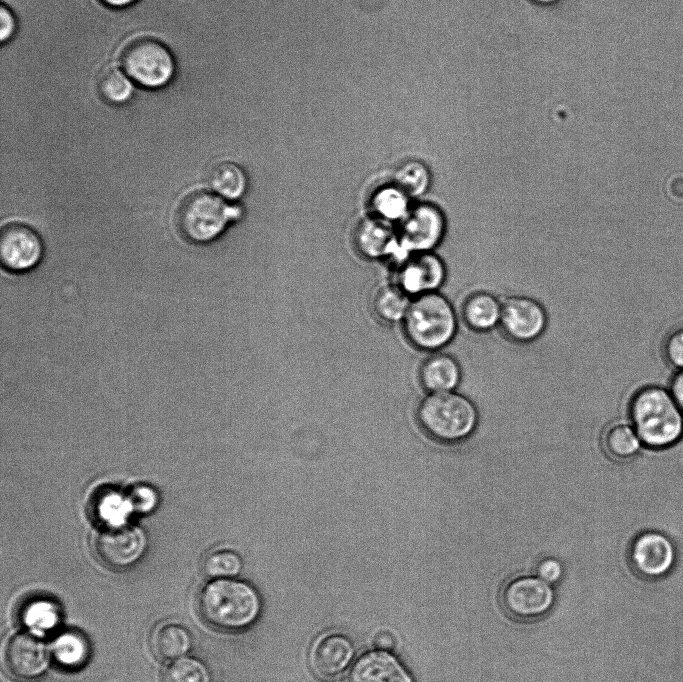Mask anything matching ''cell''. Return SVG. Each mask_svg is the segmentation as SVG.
Here are the masks:
<instances>
[{
    "mask_svg": "<svg viewBox=\"0 0 683 682\" xmlns=\"http://www.w3.org/2000/svg\"><path fill=\"white\" fill-rule=\"evenodd\" d=\"M373 644L378 650L390 651L395 646V639L390 632L382 631L375 635Z\"/></svg>",
    "mask_w": 683,
    "mask_h": 682,
    "instance_id": "36",
    "label": "cell"
},
{
    "mask_svg": "<svg viewBox=\"0 0 683 682\" xmlns=\"http://www.w3.org/2000/svg\"><path fill=\"white\" fill-rule=\"evenodd\" d=\"M199 612L212 627L238 632L252 626L261 612L257 591L247 582L232 578L212 579L201 589Z\"/></svg>",
    "mask_w": 683,
    "mask_h": 682,
    "instance_id": "1",
    "label": "cell"
},
{
    "mask_svg": "<svg viewBox=\"0 0 683 682\" xmlns=\"http://www.w3.org/2000/svg\"><path fill=\"white\" fill-rule=\"evenodd\" d=\"M152 651L159 659L176 660L185 656L192 647V635L178 623L158 625L151 634Z\"/></svg>",
    "mask_w": 683,
    "mask_h": 682,
    "instance_id": "21",
    "label": "cell"
},
{
    "mask_svg": "<svg viewBox=\"0 0 683 682\" xmlns=\"http://www.w3.org/2000/svg\"><path fill=\"white\" fill-rule=\"evenodd\" d=\"M534 2H537L539 4H552L557 2L558 0H532Z\"/></svg>",
    "mask_w": 683,
    "mask_h": 682,
    "instance_id": "38",
    "label": "cell"
},
{
    "mask_svg": "<svg viewBox=\"0 0 683 682\" xmlns=\"http://www.w3.org/2000/svg\"><path fill=\"white\" fill-rule=\"evenodd\" d=\"M164 682H213L208 666L195 657L183 656L173 660L165 669Z\"/></svg>",
    "mask_w": 683,
    "mask_h": 682,
    "instance_id": "28",
    "label": "cell"
},
{
    "mask_svg": "<svg viewBox=\"0 0 683 682\" xmlns=\"http://www.w3.org/2000/svg\"><path fill=\"white\" fill-rule=\"evenodd\" d=\"M146 490L147 488H138L134 491L132 496L133 505H135L142 511L150 509L152 507L151 504H153L155 501V496L153 495V493L148 497L143 498L145 496Z\"/></svg>",
    "mask_w": 683,
    "mask_h": 682,
    "instance_id": "35",
    "label": "cell"
},
{
    "mask_svg": "<svg viewBox=\"0 0 683 682\" xmlns=\"http://www.w3.org/2000/svg\"><path fill=\"white\" fill-rule=\"evenodd\" d=\"M548 315L543 305L525 295H512L502 301L499 327L504 336L517 344H530L545 333Z\"/></svg>",
    "mask_w": 683,
    "mask_h": 682,
    "instance_id": "8",
    "label": "cell"
},
{
    "mask_svg": "<svg viewBox=\"0 0 683 682\" xmlns=\"http://www.w3.org/2000/svg\"><path fill=\"white\" fill-rule=\"evenodd\" d=\"M404 330L410 343L418 349L440 351L451 344L457 334L456 311L439 291L416 296L404 316Z\"/></svg>",
    "mask_w": 683,
    "mask_h": 682,
    "instance_id": "4",
    "label": "cell"
},
{
    "mask_svg": "<svg viewBox=\"0 0 683 682\" xmlns=\"http://www.w3.org/2000/svg\"><path fill=\"white\" fill-rule=\"evenodd\" d=\"M108 6L119 8L132 4L136 0H101Z\"/></svg>",
    "mask_w": 683,
    "mask_h": 682,
    "instance_id": "37",
    "label": "cell"
},
{
    "mask_svg": "<svg viewBox=\"0 0 683 682\" xmlns=\"http://www.w3.org/2000/svg\"><path fill=\"white\" fill-rule=\"evenodd\" d=\"M132 82L124 70L109 67L98 78V91L107 102L123 104L132 97Z\"/></svg>",
    "mask_w": 683,
    "mask_h": 682,
    "instance_id": "27",
    "label": "cell"
},
{
    "mask_svg": "<svg viewBox=\"0 0 683 682\" xmlns=\"http://www.w3.org/2000/svg\"><path fill=\"white\" fill-rule=\"evenodd\" d=\"M416 418L431 440L457 444L475 433L479 411L475 403L459 391L429 393L418 404Z\"/></svg>",
    "mask_w": 683,
    "mask_h": 682,
    "instance_id": "2",
    "label": "cell"
},
{
    "mask_svg": "<svg viewBox=\"0 0 683 682\" xmlns=\"http://www.w3.org/2000/svg\"><path fill=\"white\" fill-rule=\"evenodd\" d=\"M209 181L214 192L225 200L240 198L244 194L247 185L244 171L233 162L218 164L212 170Z\"/></svg>",
    "mask_w": 683,
    "mask_h": 682,
    "instance_id": "23",
    "label": "cell"
},
{
    "mask_svg": "<svg viewBox=\"0 0 683 682\" xmlns=\"http://www.w3.org/2000/svg\"><path fill=\"white\" fill-rule=\"evenodd\" d=\"M668 361L679 369H683V328L674 331L665 344Z\"/></svg>",
    "mask_w": 683,
    "mask_h": 682,
    "instance_id": "31",
    "label": "cell"
},
{
    "mask_svg": "<svg viewBox=\"0 0 683 682\" xmlns=\"http://www.w3.org/2000/svg\"><path fill=\"white\" fill-rule=\"evenodd\" d=\"M347 682H413L402 663L388 651L372 650L352 664Z\"/></svg>",
    "mask_w": 683,
    "mask_h": 682,
    "instance_id": "16",
    "label": "cell"
},
{
    "mask_svg": "<svg viewBox=\"0 0 683 682\" xmlns=\"http://www.w3.org/2000/svg\"><path fill=\"white\" fill-rule=\"evenodd\" d=\"M239 216V208L229 205L218 194L197 191L181 202L176 218L178 229L185 239L206 243L218 237L228 223Z\"/></svg>",
    "mask_w": 683,
    "mask_h": 682,
    "instance_id": "5",
    "label": "cell"
},
{
    "mask_svg": "<svg viewBox=\"0 0 683 682\" xmlns=\"http://www.w3.org/2000/svg\"><path fill=\"white\" fill-rule=\"evenodd\" d=\"M398 237L388 221L382 218H367L362 221L355 233L359 251L369 258H379L390 254L398 247Z\"/></svg>",
    "mask_w": 683,
    "mask_h": 682,
    "instance_id": "20",
    "label": "cell"
},
{
    "mask_svg": "<svg viewBox=\"0 0 683 682\" xmlns=\"http://www.w3.org/2000/svg\"><path fill=\"white\" fill-rule=\"evenodd\" d=\"M447 220L443 210L431 202L410 208L402 220L398 239L403 250L411 253L433 251L444 239Z\"/></svg>",
    "mask_w": 683,
    "mask_h": 682,
    "instance_id": "7",
    "label": "cell"
},
{
    "mask_svg": "<svg viewBox=\"0 0 683 682\" xmlns=\"http://www.w3.org/2000/svg\"><path fill=\"white\" fill-rule=\"evenodd\" d=\"M670 393L683 412V369H680L673 377Z\"/></svg>",
    "mask_w": 683,
    "mask_h": 682,
    "instance_id": "34",
    "label": "cell"
},
{
    "mask_svg": "<svg viewBox=\"0 0 683 682\" xmlns=\"http://www.w3.org/2000/svg\"><path fill=\"white\" fill-rule=\"evenodd\" d=\"M409 196L395 184L377 190L371 200L373 210L386 221L403 220L409 212Z\"/></svg>",
    "mask_w": 683,
    "mask_h": 682,
    "instance_id": "25",
    "label": "cell"
},
{
    "mask_svg": "<svg viewBox=\"0 0 683 682\" xmlns=\"http://www.w3.org/2000/svg\"><path fill=\"white\" fill-rule=\"evenodd\" d=\"M674 558L673 544L658 532L640 534L631 547V560L635 569L647 577H658L668 572Z\"/></svg>",
    "mask_w": 683,
    "mask_h": 682,
    "instance_id": "15",
    "label": "cell"
},
{
    "mask_svg": "<svg viewBox=\"0 0 683 682\" xmlns=\"http://www.w3.org/2000/svg\"><path fill=\"white\" fill-rule=\"evenodd\" d=\"M642 441L631 422L615 420L607 424L599 435V446L611 461L622 462L635 457Z\"/></svg>",
    "mask_w": 683,
    "mask_h": 682,
    "instance_id": "19",
    "label": "cell"
},
{
    "mask_svg": "<svg viewBox=\"0 0 683 682\" xmlns=\"http://www.w3.org/2000/svg\"><path fill=\"white\" fill-rule=\"evenodd\" d=\"M432 176L428 166L419 160H408L394 173V184L409 197H419L431 185Z\"/></svg>",
    "mask_w": 683,
    "mask_h": 682,
    "instance_id": "24",
    "label": "cell"
},
{
    "mask_svg": "<svg viewBox=\"0 0 683 682\" xmlns=\"http://www.w3.org/2000/svg\"><path fill=\"white\" fill-rule=\"evenodd\" d=\"M5 662L10 675L20 681H33L47 671L50 654L46 644L35 633L15 634L7 643Z\"/></svg>",
    "mask_w": 683,
    "mask_h": 682,
    "instance_id": "12",
    "label": "cell"
},
{
    "mask_svg": "<svg viewBox=\"0 0 683 682\" xmlns=\"http://www.w3.org/2000/svg\"><path fill=\"white\" fill-rule=\"evenodd\" d=\"M539 577L547 583L558 581L562 575L561 563L553 558H547L538 565Z\"/></svg>",
    "mask_w": 683,
    "mask_h": 682,
    "instance_id": "32",
    "label": "cell"
},
{
    "mask_svg": "<svg viewBox=\"0 0 683 682\" xmlns=\"http://www.w3.org/2000/svg\"><path fill=\"white\" fill-rule=\"evenodd\" d=\"M629 416L645 446L668 447L683 434V412L664 388L647 386L638 390L629 403Z\"/></svg>",
    "mask_w": 683,
    "mask_h": 682,
    "instance_id": "3",
    "label": "cell"
},
{
    "mask_svg": "<svg viewBox=\"0 0 683 682\" xmlns=\"http://www.w3.org/2000/svg\"><path fill=\"white\" fill-rule=\"evenodd\" d=\"M44 245L39 234L23 223H9L1 230L0 260L12 272H25L39 264Z\"/></svg>",
    "mask_w": 683,
    "mask_h": 682,
    "instance_id": "11",
    "label": "cell"
},
{
    "mask_svg": "<svg viewBox=\"0 0 683 682\" xmlns=\"http://www.w3.org/2000/svg\"><path fill=\"white\" fill-rule=\"evenodd\" d=\"M51 653L62 667L79 668L86 663L89 657V644L82 634L67 631L54 640Z\"/></svg>",
    "mask_w": 683,
    "mask_h": 682,
    "instance_id": "22",
    "label": "cell"
},
{
    "mask_svg": "<svg viewBox=\"0 0 683 682\" xmlns=\"http://www.w3.org/2000/svg\"><path fill=\"white\" fill-rule=\"evenodd\" d=\"M447 277L443 259L433 251L414 253L399 273L400 288L407 294L419 296L438 292Z\"/></svg>",
    "mask_w": 683,
    "mask_h": 682,
    "instance_id": "13",
    "label": "cell"
},
{
    "mask_svg": "<svg viewBox=\"0 0 683 682\" xmlns=\"http://www.w3.org/2000/svg\"><path fill=\"white\" fill-rule=\"evenodd\" d=\"M23 624L35 634L54 629L60 622V611L56 604L45 599L28 603L22 611Z\"/></svg>",
    "mask_w": 683,
    "mask_h": 682,
    "instance_id": "26",
    "label": "cell"
},
{
    "mask_svg": "<svg viewBox=\"0 0 683 682\" xmlns=\"http://www.w3.org/2000/svg\"><path fill=\"white\" fill-rule=\"evenodd\" d=\"M462 368L451 353L437 351L426 358L419 370L421 385L429 393L458 390L462 381Z\"/></svg>",
    "mask_w": 683,
    "mask_h": 682,
    "instance_id": "17",
    "label": "cell"
},
{
    "mask_svg": "<svg viewBox=\"0 0 683 682\" xmlns=\"http://www.w3.org/2000/svg\"><path fill=\"white\" fill-rule=\"evenodd\" d=\"M242 566V559L235 551L222 549L208 555L203 570L212 579L232 578L241 572Z\"/></svg>",
    "mask_w": 683,
    "mask_h": 682,
    "instance_id": "30",
    "label": "cell"
},
{
    "mask_svg": "<svg viewBox=\"0 0 683 682\" xmlns=\"http://www.w3.org/2000/svg\"><path fill=\"white\" fill-rule=\"evenodd\" d=\"M466 326L477 333H486L500 325L502 301L487 291L469 294L461 308Z\"/></svg>",
    "mask_w": 683,
    "mask_h": 682,
    "instance_id": "18",
    "label": "cell"
},
{
    "mask_svg": "<svg viewBox=\"0 0 683 682\" xmlns=\"http://www.w3.org/2000/svg\"><path fill=\"white\" fill-rule=\"evenodd\" d=\"M121 65L132 81L152 89L166 85L175 72L171 52L153 38L130 42L122 51Z\"/></svg>",
    "mask_w": 683,
    "mask_h": 682,
    "instance_id": "6",
    "label": "cell"
},
{
    "mask_svg": "<svg viewBox=\"0 0 683 682\" xmlns=\"http://www.w3.org/2000/svg\"><path fill=\"white\" fill-rule=\"evenodd\" d=\"M354 654V644L347 635L340 632L324 634L311 648V669L321 679H334L347 669Z\"/></svg>",
    "mask_w": 683,
    "mask_h": 682,
    "instance_id": "14",
    "label": "cell"
},
{
    "mask_svg": "<svg viewBox=\"0 0 683 682\" xmlns=\"http://www.w3.org/2000/svg\"><path fill=\"white\" fill-rule=\"evenodd\" d=\"M406 294L400 287L395 286L380 289L374 304L377 314L387 321L404 318L410 304Z\"/></svg>",
    "mask_w": 683,
    "mask_h": 682,
    "instance_id": "29",
    "label": "cell"
},
{
    "mask_svg": "<svg viewBox=\"0 0 683 682\" xmlns=\"http://www.w3.org/2000/svg\"><path fill=\"white\" fill-rule=\"evenodd\" d=\"M95 547L97 556L104 565L115 570H124L143 557L147 539L138 527L114 525L98 535Z\"/></svg>",
    "mask_w": 683,
    "mask_h": 682,
    "instance_id": "10",
    "label": "cell"
},
{
    "mask_svg": "<svg viewBox=\"0 0 683 682\" xmlns=\"http://www.w3.org/2000/svg\"><path fill=\"white\" fill-rule=\"evenodd\" d=\"M0 19H1V42H5L9 40L17 27L15 17L11 10L7 8L5 5L1 6V11H0Z\"/></svg>",
    "mask_w": 683,
    "mask_h": 682,
    "instance_id": "33",
    "label": "cell"
},
{
    "mask_svg": "<svg viewBox=\"0 0 683 682\" xmlns=\"http://www.w3.org/2000/svg\"><path fill=\"white\" fill-rule=\"evenodd\" d=\"M554 594L547 582L537 577H519L503 588L501 602L505 611L518 619L543 616L553 605Z\"/></svg>",
    "mask_w": 683,
    "mask_h": 682,
    "instance_id": "9",
    "label": "cell"
}]
</instances>
